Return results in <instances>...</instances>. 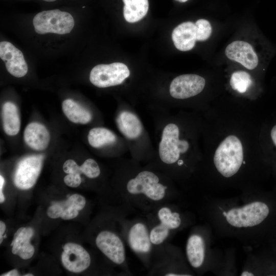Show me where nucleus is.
<instances>
[{"instance_id":"b1692460","label":"nucleus","mask_w":276,"mask_h":276,"mask_svg":"<svg viewBox=\"0 0 276 276\" xmlns=\"http://www.w3.org/2000/svg\"><path fill=\"white\" fill-rule=\"evenodd\" d=\"M251 84V77L246 72L237 71L232 75L230 85L233 89L240 93H245Z\"/></svg>"},{"instance_id":"c9c22d12","label":"nucleus","mask_w":276,"mask_h":276,"mask_svg":"<svg viewBox=\"0 0 276 276\" xmlns=\"http://www.w3.org/2000/svg\"><path fill=\"white\" fill-rule=\"evenodd\" d=\"M24 275L25 276H33V275L32 273H27Z\"/></svg>"},{"instance_id":"6e6552de","label":"nucleus","mask_w":276,"mask_h":276,"mask_svg":"<svg viewBox=\"0 0 276 276\" xmlns=\"http://www.w3.org/2000/svg\"><path fill=\"white\" fill-rule=\"evenodd\" d=\"M43 162L41 155L26 156L18 163L13 176L15 186L21 190H28L34 186L40 173Z\"/></svg>"},{"instance_id":"20e7f679","label":"nucleus","mask_w":276,"mask_h":276,"mask_svg":"<svg viewBox=\"0 0 276 276\" xmlns=\"http://www.w3.org/2000/svg\"><path fill=\"white\" fill-rule=\"evenodd\" d=\"M126 190L130 196H141L149 200L158 202L166 197L168 188L155 173L144 170L128 180Z\"/></svg>"},{"instance_id":"e433bc0d","label":"nucleus","mask_w":276,"mask_h":276,"mask_svg":"<svg viewBox=\"0 0 276 276\" xmlns=\"http://www.w3.org/2000/svg\"><path fill=\"white\" fill-rule=\"evenodd\" d=\"M176 1H178L180 2L184 3V2H187L188 0H176Z\"/></svg>"},{"instance_id":"412c9836","label":"nucleus","mask_w":276,"mask_h":276,"mask_svg":"<svg viewBox=\"0 0 276 276\" xmlns=\"http://www.w3.org/2000/svg\"><path fill=\"white\" fill-rule=\"evenodd\" d=\"M125 20L130 23L142 19L147 14L149 8L148 0H123Z\"/></svg>"},{"instance_id":"6ab92c4d","label":"nucleus","mask_w":276,"mask_h":276,"mask_svg":"<svg viewBox=\"0 0 276 276\" xmlns=\"http://www.w3.org/2000/svg\"><path fill=\"white\" fill-rule=\"evenodd\" d=\"M3 127L8 135H16L20 128V120L15 104L11 102H5L2 111Z\"/></svg>"},{"instance_id":"2eb2a0df","label":"nucleus","mask_w":276,"mask_h":276,"mask_svg":"<svg viewBox=\"0 0 276 276\" xmlns=\"http://www.w3.org/2000/svg\"><path fill=\"white\" fill-rule=\"evenodd\" d=\"M24 139L26 144L31 148L41 151L48 147L50 141V134L43 125L32 122L26 127Z\"/></svg>"},{"instance_id":"bb28decb","label":"nucleus","mask_w":276,"mask_h":276,"mask_svg":"<svg viewBox=\"0 0 276 276\" xmlns=\"http://www.w3.org/2000/svg\"><path fill=\"white\" fill-rule=\"evenodd\" d=\"M196 28V40L204 41L210 36L212 27L210 22L204 19H198L195 22Z\"/></svg>"},{"instance_id":"9b49d317","label":"nucleus","mask_w":276,"mask_h":276,"mask_svg":"<svg viewBox=\"0 0 276 276\" xmlns=\"http://www.w3.org/2000/svg\"><path fill=\"white\" fill-rule=\"evenodd\" d=\"M63 267L73 273H80L89 267L91 258L87 251L81 245L72 242L65 244L61 254Z\"/></svg>"},{"instance_id":"f03ea898","label":"nucleus","mask_w":276,"mask_h":276,"mask_svg":"<svg viewBox=\"0 0 276 276\" xmlns=\"http://www.w3.org/2000/svg\"><path fill=\"white\" fill-rule=\"evenodd\" d=\"M211 227L199 226L193 229L186 244L187 260L190 266L197 272L213 270L218 254L212 250Z\"/></svg>"},{"instance_id":"5701e85b","label":"nucleus","mask_w":276,"mask_h":276,"mask_svg":"<svg viewBox=\"0 0 276 276\" xmlns=\"http://www.w3.org/2000/svg\"><path fill=\"white\" fill-rule=\"evenodd\" d=\"M89 145L95 148L111 144L117 140L116 135L108 129L104 127H95L91 129L87 136Z\"/></svg>"},{"instance_id":"f704fd0d","label":"nucleus","mask_w":276,"mask_h":276,"mask_svg":"<svg viewBox=\"0 0 276 276\" xmlns=\"http://www.w3.org/2000/svg\"><path fill=\"white\" fill-rule=\"evenodd\" d=\"M270 135L273 143L276 146V125L272 128Z\"/></svg>"},{"instance_id":"1a4fd4ad","label":"nucleus","mask_w":276,"mask_h":276,"mask_svg":"<svg viewBox=\"0 0 276 276\" xmlns=\"http://www.w3.org/2000/svg\"><path fill=\"white\" fill-rule=\"evenodd\" d=\"M96 244L99 250L111 261L122 265L126 261V250L121 238L109 231L100 232L96 238Z\"/></svg>"},{"instance_id":"4468645a","label":"nucleus","mask_w":276,"mask_h":276,"mask_svg":"<svg viewBox=\"0 0 276 276\" xmlns=\"http://www.w3.org/2000/svg\"><path fill=\"white\" fill-rule=\"evenodd\" d=\"M127 241L131 249L139 255L149 254L153 245L150 238V230L144 223L140 221L130 227Z\"/></svg>"},{"instance_id":"423d86ee","label":"nucleus","mask_w":276,"mask_h":276,"mask_svg":"<svg viewBox=\"0 0 276 276\" xmlns=\"http://www.w3.org/2000/svg\"><path fill=\"white\" fill-rule=\"evenodd\" d=\"M33 24L35 31L38 34H65L71 32L75 21L69 13L55 9L37 13L33 18Z\"/></svg>"},{"instance_id":"393cba45","label":"nucleus","mask_w":276,"mask_h":276,"mask_svg":"<svg viewBox=\"0 0 276 276\" xmlns=\"http://www.w3.org/2000/svg\"><path fill=\"white\" fill-rule=\"evenodd\" d=\"M172 232L158 223L150 230V238L153 245H159L163 243Z\"/></svg>"},{"instance_id":"aec40b11","label":"nucleus","mask_w":276,"mask_h":276,"mask_svg":"<svg viewBox=\"0 0 276 276\" xmlns=\"http://www.w3.org/2000/svg\"><path fill=\"white\" fill-rule=\"evenodd\" d=\"M62 109L67 118L74 123L86 124L91 120V113L71 99L62 102Z\"/></svg>"},{"instance_id":"c756f323","label":"nucleus","mask_w":276,"mask_h":276,"mask_svg":"<svg viewBox=\"0 0 276 276\" xmlns=\"http://www.w3.org/2000/svg\"><path fill=\"white\" fill-rule=\"evenodd\" d=\"M62 212V208L58 202L53 201V203L48 208L47 214L50 218L56 219L60 217Z\"/></svg>"},{"instance_id":"f8f14e48","label":"nucleus","mask_w":276,"mask_h":276,"mask_svg":"<svg viewBox=\"0 0 276 276\" xmlns=\"http://www.w3.org/2000/svg\"><path fill=\"white\" fill-rule=\"evenodd\" d=\"M0 57L5 62L7 71L12 76L20 78L28 70L22 53L8 41L0 43Z\"/></svg>"},{"instance_id":"dca6fc26","label":"nucleus","mask_w":276,"mask_h":276,"mask_svg":"<svg viewBox=\"0 0 276 276\" xmlns=\"http://www.w3.org/2000/svg\"><path fill=\"white\" fill-rule=\"evenodd\" d=\"M34 233L31 227H21L19 228L14 235L11 243V251L23 260L31 258L35 251L34 246L31 244L30 240Z\"/></svg>"},{"instance_id":"4c0bfd02","label":"nucleus","mask_w":276,"mask_h":276,"mask_svg":"<svg viewBox=\"0 0 276 276\" xmlns=\"http://www.w3.org/2000/svg\"><path fill=\"white\" fill-rule=\"evenodd\" d=\"M44 1H46V2H54V1H55L56 0H43Z\"/></svg>"},{"instance_id":"f3484780","label":"nucleus","mask_w":276,"mask_h":276,"mask_svg":"<svg viewBox=\"0 0 276 276\" xmlns=\"http://www.w3.org/2000/svg\"><path fill=\"white\" fill-rule=\"evenodd\" d=\"M172 38L178 50L188 51L192 49L197 40L195 24L191 21L180 24L173 30Z\"/></svg>"},{"instance_id":"a878e982","label":"nucleus","mask_w":276,"mask_h":276,"mask_svg":"<svg viewBox=\"0 0 276 276\" xmlns=\"http://www.w3.org/2000/svg\"><path fill=\"white\" fill-rule=\"evenodd\" d=\"M80 167L81 173L89 178H97L100 174V167L94 159H87Z\"/></svg>"},{"instance_id":"f257e3e1","label":"nucleus","mask_w":276,"mask_h":276,"mask_svg":"<svg viewBox=\"0 0 276 276\" xmlns=\"http://www.w3.org/2000/svg\"><path fill=\"white\" fill-rule=\"evenodd\" d=\"M270 212L268 204L254 192L228 198H211L205 207V216L212 229L248 247H254L260 227Z\"/></svg>"},{"instance_id":"7c9ffc66","label":"nucleus","mask_w":276,"mask_h":276,"mask_svg":"<svg viewBox=\"0 0 276 276\" xmlns=\"http://www.w3.org/2000/svg\"><path fill=\"white\" fill-rule=\"evenodd\" d=\"M63 170L66 174L78 173L81 174L80 167L73 159H67L63 165Z\"/></svg>"},{"instance_id":"473e14b6","label":"nucleus","mask_w":276,"mask_h":276,"mask_svg":"<svg viewBox=\"0 0 276 276\" xmlns=\"http://www.w3.org/2000/svg\"><path fill=\"white\" fill-rule=\"evenodd\" d=\"M6 226L5 223L2 221H0V244L2 243L3 240V235L5 232Z\"/></svg>"},{"instance_id":"72a5a7b5","label":"nucleus","mask_w":276,"mask_h":276,"mask_svg":"<svg viewBox=\"0 0 276 276\" xmlns=\"http://www.w3.org/2000/svg\"><path fill=\"white\" fill-rule=\"evenodd\" d=\"M19 275L18 270L16 269H14L4 274H1V276H17Z\"/></svg>"},{"instance_id":"0eeeda50","label":"nucleus","mask_w":276,"mask_h":276,"mask_svg":"<svg viewBox=\"0 0 276 276\" xmlns=\"http://www.w3.org/2000/svg\"><path fill=\"white\" fill-rule=\"evenodd\" d=\"M130 75L128 67L121 62L95 66L89 75V80L95 86L105 88L122 84Z\"/></svg>"},{"instance_id":"c85d7f7f","label":"nucleus","mask_w":276,"mask_h":276,"mask_svg":"<svg viewBox=\"0 0 276 276\" xmlns=\"http://www.w3.org/2000/svg\"><path fill=\"white\" fill-rule=\"evenodd\" d=\"M63 180L67 186L72 188L78 187L82 182L80 174L78 173L67 174Z\"/></svg>"},{"instance_id":"39448f33","label":"nucleus","mask_w":276,"mask_h":276,"mask_svg":"<svg viewBox=\"0 0 276 276\" xmlns=\"http://www.w3.org/2000/svg\"><path fill=\"white\" fill-rule=\"evenodd\" d=\"M189 148V142L179 139L178 126L173 123L167 124L164 127L158 145V155L160 160L168 165L183 163L179 159L181 154Z\"/></svg>"},{"instance_id":"7ed1b4c3","label":"nucleus","mask_w":276,"mask_h":276,"mask_svg":"<svg viewBox=\"0 0 276 276\" xmlns=\"http://www.w3.org/2000/svg\"><path fill=\"white\" fill-rule=\"evenodd\" d=\"M242 143L234 135L224 139L216 150L213 164L217 172L224 178L237 175L244 164Z\"/></svg>"},{"instance_id":"9d476101","label":"nucleus","mask_w":276,"mask_h":276,"mask_svg":"<svg viewBox=\"0 0 276 276\" xmlns=\"http://www.w3.org/2000/svg\"><path fill=\"white\" fill-rule=\"evenodd\" d=\"M205 79L197 75L185 74L178 76L171 82L170 95L177 99H185L195 96L203 89Z\"/></svg>"},{"instance_id":"4be33fe9","label":"nucleus","mask_w":276,"mask_h":276,"mask_svg":"<svg viewBox=\"0 0 276 276\" xmlns=\"http://www.w3.org/2000/svg\"><path fill=\"white\" fill-rule=\"evenodd\" d=\"M159 223L172 232L180 229L184 225V218L179 212L168 206L161 207L157 212Z\"/></svg>"},{"instance_id":"a211bd4d","label":"nucleus","mask_w":276,"mask_h":276,"mask_svg":"<svg viewBox=\"0 0 276 276\" xmlns=\"http://www.w3.org/2000/svg\"><path fill=\"white\" fill-rule=\"evenodd\" d=\"M116 123L120 132L129 140H135L142 134L143 125L140 120L129 111H121L117 118Z\"/></svg>"},{"instance_id":"ddd939ff","label":"nucleus","mask_w":276,"mask_h":276,"mask_svg":"<svg viewBox=\"0 0 276 276\" xmlns=\"http://www.w3.org/2000/svg\"><path fill=\"white\" fill-rule=\"evenodd\" d=\"M225 54L229 59L241 63L249 70L254 69L258 64V57L252 46L243 41L237 40L229 44Z\"/></svg>"},{"instance_id":"cd10ccee","label":"nucleus","mask_w":276,"mask_h":276,"mask_svg":"<svg viewBox=\"0 0 276 276\" xmlns=\"http://www.w3.org/2000/svg\"><path fill=\"white\" fill-rule=\"evenodd\" d=\"M63 209L60 218L63 220L73 219L79 214V211L74 206L71 199L69 197L66 200L57 201Z\"/></svg>"},{"instance_id":"2f4dec72","label":"nucleus","mask_w":276,"mask_h":276,"mask_svg":"<svg viewBox=\"0 0 276 276\" xmlns=\"http://www.w3.org/2000/svg\"><path fill=\"white\" fill-rule=\"evenodd\" d=\"M4 183H5L4 178L2 176V175H0V203H2L3 202H4L5 199V198L2 192Z\"/></svg>"}]
</instances>
